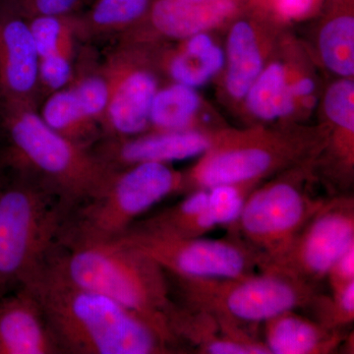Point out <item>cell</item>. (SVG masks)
I'll return each instance as SVG.
<instances>
[{"mask_svg":"<svg viewBox=\"0 0 354 354\" xmlns=\"http://www.w3.org/2000/svg\"><path fill=\"white\" fill-rule=\"evenodd\" d=\"M59 354L181 353L162 333L113 299L67 283L44 268L29 285Z\"/></svg>","mask_w":354,"mask_h":354,"instance_id":"cell-1","label":"cell"},{"mask_svg":"<svg viewBox=\"0 0 354 354\" xmlns=\"http://www.w3.org/2000/svg\"><path fill=\"white\" fill-rule=\"evenodd\" d=\"M0 169L41 184L68 212L95 194L113 169L51 129L32 106L0 101Z\"/></svg>","mask_w":354,"mask_h":354,"instance_id":"cell-2","label":"cell"},{"mask_svg":"<svg viewBox=\"0 0 354 354\" xmlns=\"http://www.w3.org/2000/svg\"><path fill=\"white\" fill-rule=\"evenodd\" d=\"M44 268L131 310L184 351L169 329L167 316L174 300L169 279L145 254L118 239L59 241Z\"/></svg>","mask_w":354,"mask_h":354,"instance_id":"cell-3","label":"cell"},{"mask_svg":"<svg viewBox=\"0 0 354 354\" xmlns=\"http://www.w3.org/2000/svg\"><path fill=\"white\" fill-rule=\"evenodd\" d=\"M0 189V298L29 285L46 267L68 209L29 177L4 172Z\"/></svg>","mask_w":354,"mask_h":354,"instance_id":"cell-4","label":"cell"},{"mask_svg":"<svg viewBox=\"0 0 354 354\" xmlns=\"http://www.w3.org/2000/svg\"><path fill=\"white\" fill-rule=\"evenodd\" d=\"M183 174L164 162L114 169L109 180L67 216L59 241H115L160 201L183 192Z\"/></svg>","mask_w":354,"mask_h":354,"instance_id":"cell-5","label":"cell"},{"mask_svg":"<svg viewBox=\"0 0 354 354\" xmlns=\"http://www.w3.org/2000/svg\"><path fill=\"white\" fill-rule=\"evenodd\" d=\"M167 279L177 304L255 329L285 312L312 311L321 295L314 286L268 270L232 279Z\"/></svg>","mask_w":354,"mask_h":354,"instance_id":"cell-6","label":"cell"},{"mask_svg":"<svg viewBox=\"0 0 354 354\" xmlns=\"http://www.w3.org/2000/svg\"><path fill=\"white\" fill-rule=\"evenodd\" d=\"M323 146L321 137L254 132L223 134L187 176L183 192L218 185L259 183L277 171L313 160Z\"/></svg>","mask_w":354,"mask_h":354,"instance_id":"cell-7","label":"cell"},{"mask_svg":"<svg viewBox=\"0 0 354 354\" xmlns=\"http://www.w3.org/2000/svg\"><path fill=\"white\" fill-rule=\"evenodd\" d=\"M270 183L258 185L244 203L241 215L227 227L262 259L261 270L278 261L290 248L328 198L309 186L306 162Z\"/></svg>","mask_w":354,"mask_h":354,"instance_id":"cell-8","label":"cell"},{"mask_svg":"<svg viewBox=\"0 0 354 354\" xmlns=\"http://www.w3.org/2000/svg\"><path fill=\"white\" fill-rule=\"evenodd\" d=\"M118 241L152 258L167 276L176 278H239L259 272L262 267L260 256L232 234L209 239L171 236L130 228Z\"/></svg>","mask_w":354,"mask_h":354,"instance_id":"cell-9","label":"cell"},{"mask_svg":"<svg viewBox=\"0 0 354 354\" xmlns=\"http://www.w3.org/2000/svg\"><path fill=\"white\" fill-rule=\"evenodd\" d=\"M353 244V197L334 195L310 218L288 251L261 271L281 272L318 288L337 258Z\"/></svg>","mask_w":354,"mask_h":354,"instance_id":"cell-10","label":"cell"},{"mask_svg":"<svg viewBox=\"0 0 354 354\" xmlns=\"http://www.w3.org/2000/svg\"><path fill=\"white\" fill-rule=\"evenodd\" d=\"M169 325L181 348L205 354H270L255 328L174 301Z\"/></svg>","mask_w":354,"mask_h":354,"instance_id":"cell-11","label":"cell"},{"mask_svg":"<svg viewBox=\"0 0 354 354\" xmlns=\"http://www.w3.org/2000/svg\"><path fill=\"white\" fill-rule=\"evenodd\" d=\"M39 64L28 20L0 3V101L32 106Z\"/></svg>","mask_w":354,"mask_h":354,"instance_id":"cell-12","label":"cell"},{"mask_svg":"<svg viewBox=\"0 0 354 354\" xmlns=\"http://www.w3.org/2000/svg\"><path fill=\"white\" fill-rule=\"evenodd\" d=\"M109 100L104 113L109 137L124 138L142 133L150 123V111L158 91L152 72L127 65L123 58L111 60L106 71Z\"/></svg>","mask_w":354,"mask_h":354,"instance_id":"cell-13","label":"cell"},{"mask_svg":"<svg viewBox=\"0 0 354 354\" xmlns=\"http://www.w3.org/2000/svg\"><path fill=\"white\" fill-rule=\"evenodd\" d=\"M213 137L193 130L158 131L142 137H124L106 140L92 149L113 169H123L142 162H167L203 155L211 148Z\"/></svg>","mask_w":354,"mask_h":354,"instance_id":"cell-14","label":"cell"},{"mask_svg":"<svg viewBox=\"0 0 354 354\" xmlns=\"http://www.w3.org/2000/svg\"><path fill=\"white\" fill-rule=\"evenodd\" d=\"M0 354H59L30 286L0 298Z\"/></svg>","mask_w":354,"mask_h":354,"instance_id":"cell-15","label":"cell"},{"mask_svg":"<svg viewBox=\"0 0 354 354\" xmlns=\"http://www.w3.org/2000/svg\"><path fill=\"white\" fill-rule=\"evenodd\" d=\"M250 0H153L142 21L171 39H188L236 17ZM141 21V22H142Z\"/></svg>","mask_w":354,"mask_h":354,"instance_id":"cell-16","label":"cell"},{"mask_svg":"<svg viewBox=\"0 0 354 354\" xmlns=\"http://www.w3.org/2000/svg\"><path fill=\"white\" fill-rule=\"evenodd\" d=\"M261 337L270 354H330L346 344L344 330L327 327L297 311L274 317Z\"/></svg>","mask_w":354,"mask_h":354,"instance_id":"cell-17","label":"cell"},{"mask_svg":"<svg viewBox=\"0 0 354 354\" xmlns=\"http://www.w3.org/2000/svg\"><path fill=\"white\" fill-rule=\"evenodd\" d=\"M218 227L209 206L208 189H198L188 192L174 206L137 221L130 228L171 236L199 237Z\"/></svg>","mask_w":354,"mask_h":354,"instance_id":"cell-18","label":"cell"},{"mask_svg":"<svg viewBox=\"0 0 354 354\" xmlns=\"http://www.w3.org/2000/svg\"><path fill=\"white\" fill-rule=\"evenodd\" d=\"M325 20L319 35V50L324 64L346 77L354 73L353 0H325Z\"/></svg>","mask_w":354,"mask_h":354,"instance_id":"cell-19","label":"cell"},{"mask_svg":"<svg viewBox=\"0 0 354 354\" xmlns=\"http://www.w3.org/2000/svg\"><path fill=\"white\" fill-rule=\"evenodd\" d=\"M245 15L247 18L235 21L227 39V88L235 99L245 97L249 88L264 69L254 27L253 13L249 4L245 8Z\"/></svg>","mask_w":354,"mask_h":354,"instance_id":"cell-20","label":"cell"},{"mask_svg":"<svg viewBox=\"0 0 354 354\" xmlns=\"http://www.w3.org/2000/svg\"><path fill=\"white\" fill-rule=\"evenodd\" d=\"M245 97L249 111L263 120L285 118L295 109V95L286 67L279 62L262 70Z\"/></svg>","mask_w":354,"mask_h":354,"instance_id":"cell-21","label":"cell"},{"mask_svg":"<svg viewBox=\"0 0 354 354\" xmlns=\"http://www.w3.org/2000/svg\"><path fill=\"white\" fill-rule=\"evenodd\" d=\"M188 39L184 50L171 60L169 74L176 83L199 87L221 71L225 55L205 32Z\"/></svg>","mask_w":354,"mask_h":354,"instance_id":"cell-22","label":"cell"},{"mask_svg":"<svg viewBox=\"0 0 354 354\" xmlns=\"http://www.w3.org/2000/svg\"><path fill=\"white\" fill-rule=\"evenodd\" d=\"M39 115L51 129L79 145L91 148L90 143L95 139L92 122L84 115L72 87L51 93Z\"/></svg>","mask_w":354,"mask_h":354,"instance_id":"cell-23","label":"cell"},{"mask_svg":"<svg viewBox=\"0 0 354 354\" xmlns=\"http://www.w3.org/2000/svg\"><path fill=\"white\" fill-rule=\"evenodd\" d=\"M152 2L153 0H95L87 13L76 15V32L97 35L125 29L141 22Z\"/></svg>","mask_w":354,"mask_h":354,"instance_id":"cell-24","label":"cell"},{"mask_svg":"<svg viewBox=\"0 0 354 354\" xmlns=\"http://www.w3.org/2000/svg\"><path fill=\"white\" fill-rule=\"evenodd\" d=\"M200 106L194 88L176 83L157 91L150 111V123L160 131L187 130Z\"/></svg>","mask_w":354,"mask_h":354,"instance_id":"cell-25","label":"cell"},{"mask_svg":"<svg viewBox=\"0 0 354 354\" xmlns=\"http://www.w3.org/2000/svg\"><path fill=\"white\" fill-rule=\"evenodd\" d=\"M39 59L71 48V32L75 30L76 14L38 16L28 20Z\"/></svg>","mask_w":354,"mask_h":354,"instance_id":"cell-26","label":"cell"},{"mask_svg":"<svg viewBox=\"0 0 354 354\" xmlns=\"http://www.w3.org/2000/svg\"><path fill=\"white\" fill-rule=\"evenodd\" d=\"M354 83L353 80L333 84L324 99V108L330 120L339 128L335 141L353 143L354 134Z\"/></svg>","mask_w":354,"mask_h":354,"instance_id":"cell-27","label":"cell"},{"mask_svg":"<svg viewBox=\"0 0 354 354\" xmlns=\"http://www.w3.org/2000/svg\"><path fill=\"white\" fill-rule=\"evenodd\" d=\"M319 322L333 329L344 330L354 321V281L330 295H319L312 309Z\"/></svg>","mask_w":354,"mask_h":354,"instance_id":"cell-28","label":"cell"},{"mask_svg":"<svg viewBox=\"0 0 354 354\" xmlns=\"http://www.w3.org/2000/svg\"><path fill=\"white\" fill-rule=\"evenodd\" d=\"M88 121L102 120L109 100V83L106 74H88L72 87Z\"/></svg>","mask_w":354,"mask_h":354,"instance_id":"cell-29","label":"cell"},{"mask_svg":"<svg viewBox=\"0 0 354 354\" xmlns=\"http://www.w3.org/2000/svg\"><path fill=\"white\" fill-rule=\"evenodd\" d=\"M70 57L71 48L41 58L39 64V84H43L51 93L66 87L73 75V66Z\"/></svg>","mask_w":354,"mask_h":354,"instance_id":"cell-30","label":"cell"},{"mask_svg":"<svg viewBox=\"0 0 354 354\" xmlns=\"http://www.w3.org/2000/svg\"><path fill=\"white\" fill-rule=\"evenodd\" d=\"M84 0H0L14 12L26 20L46 15H65L74 13Z\"/></svg>","mask_w":354,"mask_h":354,"instance_id":"cell-31","label":"cell"},{"mask_svg":"<svg viewBox=\"0 0 354 354\" xmlns=\"http://www.w3.org/2000/svg\"><path fill=\"white\" fill-rule=\"evenodd\" d=\"M325 0H250L262 10L279 20H298L308 17L322 8Z\"/></svg>","mask_w":354,"mask_h":354,"instance_id":"cell-32","label":"cell"},{"mask_svg":"<svg viewBox=\"0 0 354 354\" xmlns=\"http://www.w3.org/2000/svg\"><path fill=\"white\" fill-rule=\"evenodd\" d=\"M326 279L330 291L339 290L354 281V244L337 258Z\"/></svg>","mask_w":354,"mask_h":354,"instance_id":"cell-33","label":"cell"},{"mask_svg":"<svg viewBox=\"0 0 354 354\" xmlns=\"http://www.w3.org/2000/svg\"><path fill=\"white\" fill-rule=\"evenodd\" d=\"M291 88H292V92L295 97H298V95H308L313 92L314 84L310 79H302V80L292 84Z\"/></svg>","mask_w":354,"mask_h":354,"instance_id":"cell-34","label":"cell"},{"mask_svg":"<svg viewBox=\"0 0 354 354\" xmlns=\"http://www.w3.org/2000/svg\"><path fill=\"white\" fill-rule=\"evenodd\" d=\"M4 176H6V174H4ZM4 176L2 177L1 179H0V189H1V185H2V183H3Z\"/></svg>","mask_w":354,"mask_h":354,"instance_id":"cell-35","label":"cell"},{"mask_svg":"<svg viewBox=\"0 0 354 354\" xmlns=\"http://www.w3.org/2000/svg\"><path fill=\"white\" fill-rule=\"evenodd\" d=\"M3 176H4V171H2L1 169H0V179H1L2 177H3Z\"/></svg>","mask_w":354,"mask_h":354,"instance_id":"cell-36","label":"cell"}]
</instances>
